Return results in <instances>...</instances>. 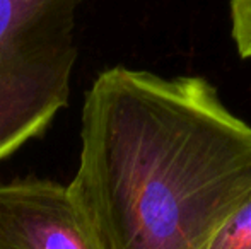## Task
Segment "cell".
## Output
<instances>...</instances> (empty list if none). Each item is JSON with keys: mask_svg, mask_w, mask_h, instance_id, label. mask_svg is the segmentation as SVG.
Here are the masks:
<instances>
[{"mask_svg": "<svg viewBox=\"0 0 251 249\" xmlns=\"http://www.w3.org/2000/svg\"><path fill=\"white\" fill-rule=\"evenodd\" d=\"M69 186L102 249H205L251 195V125L201 77L111 67L86 92Z\"/></svg>", "mask_w": 251, "mask_h": 249, "instance_id": "6da1fadb", "label": "cell"}, {"mask_svg": "<svg viewBox=\"0 0 251 249\" xmlns=\"http://www.w3.org/2000/svg\"><path fill=\"white\" fill-rule=\"evenodd\" d=\"M84 0H0V162L69 106Z\"/></svg>", "mask_w": 251, "mask_h": 249, "instance_id": "7a4b0ae2", "label": "cell"}, {"mask_svg": "<svg viewBox=\"0 0 251 249\" xmlns=\"http://www.w3.org/2000/svg\"><path fill=\"white\" fill-rule=\"evenodd\" d=\"M0 249H102L69 184L38 176L0 183Z\"/></svg>", "mask_w": 251, "mask_h": 249, "instance_id": "3957f363", "label": "cell"}, {"mask_svg": "<svg viewBox=\"0 0 251 249\" xmlns=\"http://www.w3.org/2000/svg\"><path fill=\"white\" fill-rule=\"evenodd\" d=\"M205 249H251V195L229 215Z\"/></svg>", "mask_w": 251, "mask_h": 249, "instance_id": "277c9868", "label": "cell"}, {"mask_svg": "<svg viewBox=\"0 0 251 249\" xmlns=\"http://www.w3.org/2000/svg\"><path fill=\"white\" fill-rule=\"evenodd\" d=\"M232 40L241 58H251V0H231Z\"/></svg>", "mask_w": 251, "mask_h": 249, "instance_id": "5b68a950", "label": "cell"}]
</instances>
